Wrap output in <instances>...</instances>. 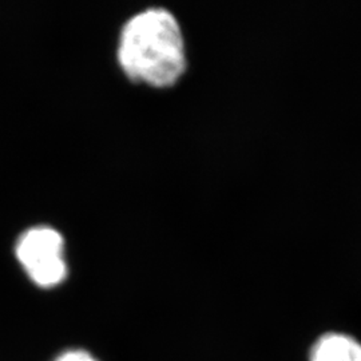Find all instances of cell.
I'll list each match as a JSON object with an SVG mask.
<instances>
[{
    "mask_svg": "<svg viewBox=\"0 0 361 361\" xmlns=\"http://www.w3.org/2000/svg\"><path fill=\"white\" fill-rule=\"evenodd\" d=\"M116 59L130 80L170 89L186 74V39L178 18L165 7L134 13L121 28Z\"/></svg>",
    "mask_w": 361,
    "mask_h": 361,
    "instance_id": "6da1fadb",
    "label": "cell"
},
{
    "mask_svg": "<svg viewBox=\"0 0 361 361\" xmlns=\"http://www.w3.org/2000/svg\"><path fill=\"white\" fill-rule=\"evenodd\" d=\"M27 276L42 288L61 284L67 274L63 235L51 226H34L23 233L15 247Z\"/></svg>",
    "mask_w": 361,
    "mask_h": 361,
    "instance_id": "7a4b0ae2",
    "label": "cell"
},
{
    "mask_svg": "<svg viewBox=\"0 0 361 361\" xmlns=\"http://www.w3.org/2000/svg\"><path fill=\"white\" fill-rule=\"evenodd\" d=\"M310 361H361V343L343 332H328L313 343Z\"/></svg>",
    "mask_w": 361,
    "mask_h": 361,
    "instance_id": "3957f363",
    "label": "cell"
},
{
    "mask_svg": "<svg viewBox=\"0 0 361 361\" xmlns=\"http://www.w3.org/2000/svg\"><path fill=\"white\" fill-rule=\"evenodd\" d=\"M56 361H97L86 352H67Z\"/></svg>",
    "mask_w": 361,
    "mask_h": 361,
    "instance_id": "277c9868",
    "label": "cell"
}]
</instances>
